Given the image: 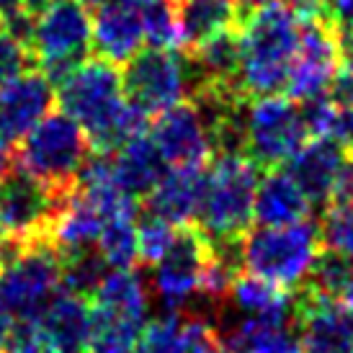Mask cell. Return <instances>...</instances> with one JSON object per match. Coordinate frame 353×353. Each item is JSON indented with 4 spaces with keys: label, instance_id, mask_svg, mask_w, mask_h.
Listing matches in <instances>:
<instances>
[{
    "label": "cell",
    "instance_id": "1",
    "mask_svg": "<svg viewBox=\"0 0 353 353\" xmlns=\"http://www.w3.org/2000/svg\"><path fill=\"white\" fill-rule=\"evenodd\" d=\"M59 111L78 121L96 152H117L124 142L145 134L148 119L124 96L121 70L88 57L59 83Z\"/></svg>",
    "mask_w": 353,
    "mask_h": 353
},
{
    "label": "cell",
    "instance_id": "2",
    "mask_svg": "<svg viewBox=\"0 0 353 353\" xmlns=\"http://www.w3.org/2000/svg\"><path fill=\"white\" fill-rule=\"evenodd\" d=\"M299 19L281 0L248 13L240 26V88L245 99L286 93L292 62L299 50Z\"/></svg>",
    "mask_w": 353,
    "mask_h": 353
},
{
    "label": "cell",
    "instance_id": "3",
    "mask_svg": "<svg viewBox=\"0 0 353 353\" xmlns=\"http://www.w3.org/2000/svg\"><path fill=\"white\" fill-rule=\"evenodd\" d=\"M323 253L320 222L304 219L289 227H250L243 237V265L268 284L296 292L307 284Z\"/></svg>",
    "mask_w": 353,
    "mask_h": 353
},
{
    "label": "cell",
    "instance_id": "4",
    "mask_svg": "<svg viewBox=\"0 0 353 353\" xmlns=\"http://www.w3.org/2000/svg\"><path fill=\"white\" fill-rule=\"evenodd\" d=\"M90 152V142L78 121L65 111H52L13 148V165L54 194H70Z\"/></svg>",
    "mask_w": 353,
    "mask_h": 353
},
{
    "label": "cell",
    "instance_id": "5",
    "mask_svg": "<svg viewBox=\"0 0 353 353\" xmlns=\"http://www.w3.org/2000/svg\"><path fill=\"white\" fill-rule=\"evenodd\" d=\"M258 170L248 155H216L206 165L196 225L212 240H237L250 232Z\"/></svg>",
    "mask_w": 353,
    "mask_h": 353
},
{
    "label": "cell",
    "instance_id": "6",
    "mask_svg": "<svg viewBox=\"0 0 353 353\" xmlns=\"http://www.w3.org/2000/svg\"><path fill=\"white\" fill-rule=\"evenodd\" d=\"M6 245V243H3ZM62 292L59 255L50 243L23 248L6 245L0 268V312L13 323L39 320L47 304Z\"/></svg>",
    "mask_w": 353,
    "mask_h": 353
},
{
    "label": "cell",
    "instance_id": "7",
    "mask_svg": "<svg viewBox=\"0 0 353 353\" xmlns=\"http://www.w3.org/2000/svg\"><path fill=\"white\" fill-rule=\"evenodd\" d=\"M93 50V16L78 0H57L34 19L29 52L39 70L62 83Z\"/></svg>",
    "mask_w": 353,
    "mask_h": 353
},
{
    "label": "cell",
    "instance_id": "8",
    "mask_svg": "<svg viewBox=\"0 0 353 353\" xmlns=\"http://www.w3.org/2000/svg\"><path fill=\"white\" fill-rule=\"evenodd\" d=\"M299 103L284 96L248 101L243 124V152L263 170L286 165L307 142Z\"/></svg>",
    "mask_w": 353,
    "mask_h": 353
},
{
    "label": "cell",
    "instance_id": "9",
    "mask_svg": "<svg viewBox=\"0 0 353 353\" xmlns=\"http://www.w3.org/2000/svg\"><path fill=\"white\" fill-rule=\"evenodd\" d=\"M124 96L145 117H157L194 93V72L176 50L142 47L121 72Z\"/></svg>",
    "mask_w": 353,
    "mask_h": 353
},
{
    "label": "cell",
    "instance_id": "10",
    "mask_svg": "<svg viewBox=\"0 0 353 353\" xmlns=\"http://www.w3.org/2000/svg\"><path fill=\"white\" fill-rule=\"evenodd\" d=\"M68 194H54L13 165L0 178V237L8 248L47 243L52 222Z\"/></svg>",
    "mask_w": 353,
    "mask_h": 353
},
{
    "label": "cell",
    "instance_id": "11",
    "mask_svg": "<svg viewBox=\"0 0 353 353\" xmlns=\"http://www.w3.org/2000/svg\"><path fill=\"white\" fill-rule=\"evenodd\" d=\"M209 255H212V237L201 227H178L173 245L152 274V294L160 299L168 312H181L199 296Z\"/></svg>",
    "mask_w": 353,
    "mask_h": 353
},
{
    "label": "cell",
    "instance_id": "12",
    "mask_svg": "<svg viewBox=\"0 0 353 353\" xmlns=\"http://www.w3.org/2000/svg\"><path fill=\"white\" fill-rule=\"evenodd\" d=\"M152 142L168 168L204 170L214 160V134L196 101H181L157 114L152 121Z\"/></svg>",
    "mask_w": 353,
    "mask_h": 353
},
{
    "label": "cell",
    "instance_id": "13",
    "mask_svg": "<svg viewBox=\"0 0 353 353\" xmlns=\"http://www.w3.org/2000/svg\"><path fill=\"white\" fill-rule=\"evenodd\" d=\"M299 50L292 62L286 93L294 103L327 93L341 68V50L333 19L299 21Z\"/></svg>",
    "mask_w": 353,
    "mask_h": 353
},
{
    "label": "cell",
    "instance_id": "14",
    "mask_svg": "<svg viewBox=\"0 0 353 353\" xmlns=\"http://www.w3.org/2000/svg\"><path fill=\"white\" fill-rule=\"evenodd\" d=\"M54 83L41 70H26L0 88V139L16 148L54 106Z\"/></svg>",
    "mask_w": 353,
    "mask_h": 353
},
{
    "label": "cell",
    "instance_id": "15",
    "mask_svg": "<svg viewBox=\"0 0 353 353\" xmlns=\"http://www.w3.org/2000/svg\"><path fill=\"white\" fill-rule=\"evenodd\" d=\"M145 44L142 6L132 0H106L93 13V52L111 65H127Z\"/></svg>",
    "mask_w": 353,
    "mask_h": 353
},
{
    "label": "cell",
    "instance_id": "16",
    "mask_svg": "<svg viewBox=\"0 0 353 353\" xmlns=\"http://www.w3.org/2000/svg\"><path fill=\"white\" fill-rule=\"evenodd\" d=\"M345 155L348 150L338 139L312 137L296 150V155L286 163V170L310 199V204H330L335 199Z\"/></svg>",
    "mask_w": 353,
    "mask_h": 353
},
{
    "label": "cell",
    "instance_id": "17",
    "mask_svg": "<svg viewBox=\"0 0 353 353\" xmlns=\"http://www.w3.org/2000/svg\"><path fill=\"white\" fill-rule=\"evenodd\" d=\"M178 21V50L194 52L216 34L240 29L245 13L237 0H173Z\"/></svg>",
    "mask_w": 353,
    "mask_h": 353
},
{
    "label": "cell",
    "instance_id": "18",
    "mask_svg": "<svg viewBox=\"0 0 353 353\" xmlns=\"http://www.w3.org/2000/svg\"><path fill=\"white\" fill-rule=\"evenodd\" d=\"M204 170H183V168H168L163 181L152 188L145 199L150 214L160 216L173 227L196 225L201 196H204Z\"/></svg>",
    "mask_w": 353,
    "mask_h": 353
},
{
    "label": "cell",
    "instance_id": "19",
    "mask_svg": "<svg viewBox=\"0 0 353 353\" xmlns=\"http://www.w3.org/2000/svg\"><path fill=\"white\" fill-rule=\"evenodd\" d=\"M312 214V204L289 176V170H268L255 188L253 222L258 227H289L304 222Z\"/></svg>",
    "mask_w": 353,
    "mask_h": 353
},
{
    "label": "cell",
    "instance_id": "20",
    "mask_svg": "<svg viewBox=\"0 0 353 353\" xmlns=\"http://www.w3.org/2000/svg\"><path fill=\"white\" fill-rule=\"evenodd\" d=\"M103 225L106 222L101 219L99 212L72 188L59 206L54 222H52L50 232H47V243L59 258L80 253V250H90V248H99Z\"/></svg>",
    "mask_w": 353,
    "mask_h": 353
},
{
    "label": "cell",
    "instance_id": "21",
    "mask_svg": "<svg viewBox=\"0 0 353 353\" xmlns=\"http://www.w3.org/2000/svg\"><path fill=\"white\" fill-rule=\"evenodd\" d=\"M111 157H114V178L119 188L137 201L148 199L168 173L165 160L148 134L124 142L117 152H111Z\"/></svg>",
    "mask_w": 353,
    "mask_h": 353
},
{
    "label": "cell",
    "instance_id": "22",
    "mask_svg": "<svg viewBox=\"0 0 353 353\" xmlns=\"http://www.w3.org/2000/svg\"><path fill=\"white\" fill-rule=\"evenodd\" d=\"M225 353H304L296 323H271L240 317L230 330H219Z\"/></svg>",
    "mask_w": 353,
    "mask_h": 353
},
{
    "label": "cell",
    "instance_id": "23",
    "mask_svg": "<svg viewBox=\"0 0 353 353\" xmlns=\"http://www.w3.org/2000/svg\"><path fill=\"white\" fill-rule=\"evenodd\" d=\"M227 304H232L240 312V317L271 320V323H296V292L279 289L253 274L237 276Z\"/></svg>",
    "mask_w": 353,
    "mask_h": 353
},
{
    "label": "cell",
    "instance_id": "24",
    "mask_svg": "<svg viewBox=\"0 0 353 353\" xmlns=\"http://www.w3.org/2000/svg\"><path fill=\"white\" fill-rule=\"evenodd\" d=\"M90 314L93 304L88 299L59 292L37 323L62 353H83L90 335Z\"/></svg>",
    "mask_w": 353,
    "mask_h": 353
},
{
    "label": "cell",
    "instance_id": "25",
    "mask_svg": "<svg viewBox=\"0 0 353 353\" xmlns=\"http://www.w3.org/2000/svg\"><path fill=\"white\" fill-rule=\"evenodd\" d=\"M93 304L108 312L124 314L148 323L150 312V286L134 268H121V271H108L103 284L93 296Z\"/></svg>",
    "mask_w": 353,
    "mask_h": 353
},
{
    "label": "cell",
    "instance_id": "26",
    "mask_svg": "<svg viewBox=\"0 0 353 353\" xmlns=\"http://www.w3.org/2000/svg\"><path fill=\"white\" fill-rule=\"evenodd\" d=\"M142 320L108 312L93 304L90 314V335L83 353H134L137 341L145 330Z\"/></svg>",
    "mask_w": 353,
    "mask_h": 353
},
{
    "label": "cell",
    "instance_id": "27",
    "mask_svg": "<svg viewBox=\"0 0 353 353\" xmlns=\"http://www.w3.org/2000/svg\"><path fill=\"white\" fill-rule=\"evenodd\" d=\"M59 268H62V292L83 299H93L108 276V263L99 253V248L59 258Z\"/></svg>",
    "mask_w": 353,
    "mask_h": 353
},
{
    "label": "cell",
    "instance_id": "28",
    "mask_svg": "<svg viewBox=\"0 0 353 353\" xmlns=\"http://www.w3.org/2000/svg\"><path fill=\"white\" fill-rule=\"evenodd\" d=\"M307 286L320 296H327L341 304L353 292V261L325 248L314 261Z\"/></svg>",
    "mask_w": 353,
    "mask_h": 353
},
{
    "label": "cell",
    "instance_id": "29",
    "mask_svg": "<svg viewBox=\"0 0 353 353\" xmlns=\"http://www.w3.org/2000/svg\"><path fill=\"white\" fill-rule=\"evenodd\" d=\"M99 253L108 268H134L139 263L137 253V216H121L103 225V232L99 237Z\"/></svg>",
    "mask_w": 353,
    "mask_h": 353
},
{
    "label": "cell",
    "instance_id": "30",
    "mask_svg": "<svg viewBox=\"0 0 353 353\" xmlns=\"http://www.w3.org/2000/svg\"><path fill=\"white\" fill-rule=\"evenodd\" d=\"M145 44L157 50H178V21L173 0H150L142 6Z\"/></svg>",
    "mask_w": 353,
    "mask_h": 353
},
{
    "label": "cell",
    "instance_id": "31",
    "mask_svg": "<svg viewBox=\"0 0 353 353\" xmlns=\"http://www.w3.org/2000/svg\"><path fill=\"white\" fill-rule=\"evenodd\" d=\"M178 227H173L170 222L160 219V216L145 214L137 219V253H139V263L152 265L155 268L165 253L170 250L173 240H176Z\"/></svg>",
    "mask_w": 353,
    "mask_h": 353
},
{
    "label": "cell",
    "instance_id": "32",
    "mask_svg": "<svg viewBox=\"0 0 353 353\" xmlns=\"http://www.w3.org/2000/svg\"><path fill=\"white\" fill-rule=\"evenodd\" d=\"M323 245L353 261V201H330L320 222Z\"/></svg>",
    "mask_w": 353,
    "mask_h": 353
},
{
    "label": "cell",
    "instance_id": "33",
    "mask_svg": "<svg viewBox=\"0 0 353 353\" xmlns=\"http://www.w3.org/2000/svg\"><path fill=\"white\" fill-rule=\"evenodd\" d=\"M299 111H302L304 129H307L310 137H333L335 134L341 108L330 101L327 93L314 96V99H310V101H302V103H299Z\"/></svg>",
    "mask_w": 353,
    "mask_h": 353
},
{
    "label": "cell",
    "instance_id": "34",
    "mask_svg": "<svg viewBox=\"0 0 353 353\" xmlns=\"http://www.w3.org/2000/svg\"><path fill=\"white\" fill-rule=\"evenodd\" d=\"M3 353H62L57 345L52 343V338L37 320H23V323H13L8 335V343Z\"/></svg>",
    "mask_w": 353,
    "mask_h": 353
},
{
    "label": "cell",
    "instance_id": "35",
    "mask_svg": "<svg viewBox=\"0 0 353 353\" xmlns=\"http://www.w3.org/2000/svg\"><path fill=\"white\" fill-rule=\"evenodd\" d=\"M34 62L29 47L19 41L3 23H0V88L23 75L29 65Z\"/></svg>",
    "mask_w": 353,
    "mask_h": 353
},
{
    "label": "cell",
    "instance_id": "36",
    "mask_svg": "<svg viewBox=\"0 0 353 353\" xmlns=\"http://www.w3.org/2000/svg\"><path fill=\"white\" fill-rule=\"evenodd\" d=\"M327 96L341 111L353 108V62H341V68L327 88Z\"/></svg>",
    "mask_w": 353,
    "mask_h": 353
},
{
    "label": "cell",
    "instance_id": "37",
    "mask_svg": "<svg viewBox=\"0 0 353 353\" xmlns=\"http://www.w3.org/2000/svg\"><path fill=\"white\" fill-rule=\"evenodd\" d=\"M330 19L335 31L353 34V0H330Z\"/></svg>",
    "mask_w": 353,
    "mask_h": 353
},
{
    "label": "cell",
    "instance_id": "38",
    "mask_svg": "<svg viewBox=\"0 0 353 353\" xmlns=\"http://www.w3.org/2000/svg\"><path fill=\"white\" fill-rule=\"evenodd\" d=\"M333 201H353V152L345 155L343 170L338 178V188H335Z\"/></svg>",
    "mask_w": 353,
    "mask_h": 353
},
{
    "label": "cell",
    "instance_id": "39",
    "mask_svg": "<svg viewBox=\"0 0 353 353\" xmlns=\"http://www.w3.org/2000/svg\"><path fill=\"white\" fill-rule=\"evenodd\" d=\"M333 139H338V142H341L348 152H353V108H348V111H341Z\"/></svg>",
    "mask_w": 353,
    "mask_h": 353
},
{
    "label": "cell",
    "instance_id": "40",
    "mask_svg": "<svg viewBox=\"0 0 353 353\" xmlns=\"http://www.w3.org/2000/svg\"><path fill=\"white\" fill-rule=\"evenodd\" d=\"M57 0H21V8L26 10V13H31L34 19L39 16V13H44L47 8H52Z\"/></svg>",
    "mask_w": 353,
    "mask_h": 353
},
{
    "label": "cell",
    "instance_id": "41",
    "mask_svg": "<svg viewBox=\"0 0 353 353\" xmlns=\"http://www.w3.org/2000/svg\"><path fill=\"white\" fill-rule=\"evenodd\" d=\"M10 168H13V148L0 139V178L6 176Z\"/></svg>",
    "mask_w": 353,
    "mask_h": 353
},
{
    "label": "cell",
    "instance_id": "42",
    "mask_svg": "<svg viewBox=\"0 0 353 353\" xmlns=\"http://www.w3.org/2000/svg\"><path fill=\"white\" fill-rule=\"evenodd\" d=\"M10 327H13V320L0 312V353H3V348H6V343H8Z\"/></svg>",
    "mask_w": 353,
    "mask_h": 353
},
{
    "label": "cell",
    "instance_id": "43",
    "mask_svg": "<svg viewBox=\"0 0 353 353\" xmlns=\"http://www.w3.org/2000/svg\"><path fill=\"white\" fill-rule=\"evenodd\" d=\"M240 3V8H243V13H253V10H258L261 6H268V3H274V0H237Z\"/></svg>",
    "mask_w": 353,
    "mask_h": 353
},
{
    "label": "cell",
    "instance_id": "44",
    "mask_svg": "<svg viewBox=\"0 0 353 353\" xmlns=\"http://www.w3.org/2000/svg\"><path fill=\"white\" fill-rule=\"evenodd\" d=\"M21 8V0H0V19H6V16H10L13 10Z\"/></svg>",
    "mask_w": 353,
    "mask_h": 353
},
{
    "label": "cell",
    "instance_id": "45",
    "mask_svg": "<svg viewBox=\"0 0 353 353\" xmlns=\"http://www.w3.org/2000/svg\"><path fill=\"white\" fill-rule=\"evenodd\" d=\"M341 307H343V314H345V320H348V325H351V333H353V292L341 302Z\"/></svg>",
    "mask_w": 353,
    "mask_h": 353
},
{
    "label": "cell",
    "instance_id": "46",
    "mask_svg": "<svg viewBox=\"0 0 353 353\" xmlns=\"http://www.w3.org/2000/svg\"><path fill=\"white\" fill-rule=\"evenodd\" d=\"M78 3H83L85 8H99V6H103L106 0H78Z\"/></svg>",
    "mask_w": 353,
    "mask_h": 353
},
{
    "label": "cell",
    "instance_id": "47",
    "mask_svg": "<svg viewBox=\"0 0 353 353\" xmlns=\"http://www.w3.org/2000/svg\"><path fill=\"white\" fill-rule=\"evenodd\" d=\"M132 3H137V6H145V3H150V0H132Z\"/></svg>",
    "mask_w": 353,
    "mask_h": 353
},
{
    "label": "cell",
    "instance_id": "48",
    "mask_svg": "<svg viewBox=\"0 0 353 353\" xmlns=\"http://www.w3.org/2000/svg\"><path fill=\"white\" fill-rule=\"evenodd\" d=\"M327 3H330V0H327Z\"/></svg>",
    "mask_w": 353,
    "mask_h": 353
}]
</instances>
